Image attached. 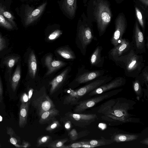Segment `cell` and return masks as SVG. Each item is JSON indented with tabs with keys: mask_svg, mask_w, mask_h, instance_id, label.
I'll return each instance as SVG.
<instances>
[{
	"mask_svg": "<svg viewBox=\"0 0 148 148\" xmlns=\"http://www.w3.org/2000/svg\"><path fill=\"white\" fill-rule=\"evenodd\" d=\"M87 18L96 24L99 36H102L112 17L111 5L108 0H89L87 7Z\"/></svg>",
	"mask_w": 148,
	"mask_h": 148,
	"instance_id": "6da1fadb",
	"label": "cell"
},
{
	"mask_svg": "<svg viewBox=\"0 0 148 148\" xmlns=\"http://www.w3.org/2000/svg\"><path fill=\"white\" fill-rule=\"evenodd\" d=\"M135 101L123 97L111 99L102 104L96 112L99 114H109L118 117H132L129 110L134 108Z\"/></svg>",
	"mask_w": 148,
	"mask_h": 148,
	"instance_id": "7a4b0ae2",
	"label": "cell"
},
{
	"mask_svg": "<svg viewBox=\"0 0 148 148\" xmlns=\"http://www.w3.org/2000/svg\"><path fill=\"white\" fill-rule=\"evenodd\" d=\"M114 62L116 66L124 70L126 76L133 78L138 76L145 66L143 55L137 54L133 48Z\"/></svg>",
	"mask_w": 148,
	"mask_h": 148,
	"instance_id": "3957f363",
	"label": "cell"
},
{
	"mask_svg": "<svg viewBox=\"0 0 148 148\" xmlns=\"http://www.w3.org/2000/svg\"><path fill=\"white\" fill-rule=\"evenodd\" d=\"M79 26L78 37L81 45L82 48L85 53L87 47L93 40L97 39L94 34L92 23L83 13L79 21Z\"/></svg>",
	"mask_w": 148,
	"mask_h": 148,
	"instance_id": "277c9868",
	"label": "cell"
},
{
	"mask_svg": "<svg viewBox=\"0 0 148 148\" xmlns=\"http://www.w3.org/2000/svg\"><path fill=\"white\" fill-rule=\"evenodd\" d=\"M31 99L32 105L39 116L44 112L55 108L53 101L47 94L45 87L33 94Z\"/></svg>",
	"mask_w": 148,
	"mask_h": 148,
	"instance_id": "5b68a950",
	"label": "cell"
},
{
	"mask_svg": "<svg viewBox=\"0 0 148 148\" xmlns=\"http://www.w3.org/2000/svg\"><path fill=\"white\" fill-rule=\"evenodd\" d=\"M123 90V88L113 90L95 96L91 98L81 101L77 103L74 112L75 113L82 112L87 109L93 107L97 103L105 99L116 95Z\"/></svg>",
	"mask_w": 148,
	"mask_h": 148,
	"instance_id": "8992f818",
	"label": "cell"
},
{
	"mask_svg": "<svg viewBox=\"0 0 148 148\" xmlns=\"http://www.w3.org/2000/svg\"><path fill=\"white\" fill-rule=\"evenodd\" d=\"M114 26V30L110 40L114 47L119 43L127 27V21L123 12L119 13L116 18Z\"/></svg>",
	"mask_w": 148,
	"mask_h": 148,
	"instance_id": "52a82bcc",
	"label": "cell"
},
{
	"mask_svg": "<svg viewBox=\"0 0 148 148\" xmlns=\"http://www.w3.org/2000/svg\"><path fill=\"white\" fill-rule=\"evenodd\" d=\"M66 117L74 125L86 127L94 122L98 117L96 114H81L70 112L65 113Z\"/></svg>",
	"mask_w": 148,
	"mask_h": 148,
	"instance_id": "ba28073f",
	"label": "cell"
},
{
	"mask_svg": "<svg viewBox=\"0 0 148 148\" xmlns=\"http://www.w3.org/2000/svg\"><path fill=\"white\" fill-rule=\"evenodd\" d=\"M131 42L133 48L137 54H140L146 52L144 34L140 29L139 24L136 19L134 25Z\"/></svg>",
	"mask_w": 148,
	"mask_h": 148,
	"instance_id": "9c48e42d",
	"label": "cell"
},
{
	"mask_svg": "<svg viewBox=\"0 0 148 148\" xmlns=\"http://www.w3.org/2000/svg\"><path fill=\"white\" fill-rule=\"evenodd\" d=\"M133 48L131 42L127 39L122 38L117 45L108 51V58L114 62L119 58L127 53Z\"/></svg>",
	"mask_w": 148,
	"mask_h": 148,
	"instance_id": "30bf717a",
	"label": "cell"
},
{
	"mask_svg": "<svg viewBox=\"0 0 148 148\" xmlns=\"http://www.w3.org/2000/svg\"><path fill=\"white\" fill-rule=\"evenodd\" d=\"M126 79L122 77H118L108 82L101 85L88 94L90 97H93L105 92L110 90L125 85Z\"/></svg>",
	"mask_w": 148,
	"mask_h": 148,
	"instance_id": "8fae6325",
	"label": "cell"
},
{
	"mask_svg": "<svg viewBox=\"0 0 148 148\" xmlns=\"http://www.w3.org/2000/svg\"><path fill=\"white\" fill-rule=\"evenodd\" d=\"M102 119L108 122L111 126L118 125L128 123H138L140 121L138 118L132 117H118L109 114H100Z\"/></svg>",
	"mask_w": 148,
	"mask_h": 148,
	"instance_id": "7c38bea8",
	"label": "cell"
},
{
	"mask_svg": "<svg viewBox=\"0 0 148 148\" xmlns=\"http://www.w3.org/2000/svg\"><path fill=\"white\" fill-rule=\"evenodd\" d=\"M105 73V71L104 70L88 71L79 75L76 81L79 84L84 83L102 76Z\"/></svg>",
	"mask_w": 148,
	"mask_h": 148,
	"instance_id": "4fadbf2b",
	"label": "cell"
},
{
	"mask_svg": "<svg viewBox=\"0 0 148 148\" xmlns=\"http://www.w3.org/2000/svg\"><path fill=\"white\" fill-rule=\"evenodd\" d=\"M136 19L145 34V30L146 20L148 19L147 14L142 7L134 0H133Z\"/></svg>",
	"mask_w": 148,
	"mask_h": 148,
	"instance_id": "5bb4252c",
	"label": "cell"
},
{
	"mask_svg": "<svg viewBox=\"0 0 148 148\" xmlns=\"http://www.w3.org/2000/svg\"><path fill=\"white\" fill-rule=\"evenodd\" d=\"M102 50V46H98L94 51L90 59V63L92 66L98 68L103 66L105 58L101 54Z\"/></svg>",
	"mask_w": 148,
	"mask_h": 148,
	"instance_id": "9a60e30c",
	"label": "cell"
},
{
	"mask_svg": "<svg viewBox=\"0 0 148 148\" xmlns=\"http://www.w3.org/2000/svg\"><path fill=\"white\" fill-rule=\"evenodd\" d=\"M47 4V3L45 2L33 11L28 12L25 18V25H28L36 21L42 13Z\"/></svg>",
	"mask_w": 148,
	"mask_h": 148,
	"instance_id": "2e32d148",
	"label": "cell"
},
{
	"mask_svg": "<svg viewBox=\"0 0 148 148\" xmlns=\"http://www.w3.org/2000/svg\"><path fill=\"white\" fill-rule=\"evenodd\" d=\"M45 64L48 69L46 75H48L63 66L65 63L62 61L53 60L52 56L49 55L45 58Z\"/></svg>",
	"mask_w": 148,
	"mask_h": 148,
	"instance_id": "e0dca14e",
	"label": "cell"
},
{
	"mask_svg": "<svg viewBox=\"0 0 148 148\" xmlns=\"http://www.w3.org/2000/svg\"><path fill=\"white\" fill-rule=\"evenodd\" d=\"M68 71V69H65L49 82V84L51 85L49 92L50 95L56 92L61 85L65 79Z\"/></svg>",
	"mask_w": 148,
	"mask_h": 148,
	"instance_id": "ac0fdd59",
	"label": "cell"
},
{
	"mask_svg": "<svg viewBox=\"0 0 148 148\" xmlns=\"http://www.w3.org/2000/svg\"><path fill=\"white\" fill-rule=\"evenodd\" d=\"M59 115V111L55 108H54L42 113L40 116L39 122L41 124L49 123L56 116Z\"/></svg>",
	"mask_w": 148,
	"mask_h": 148,
	"instance_id": "d6986e66",
	"label": "cell"
},
{
	"mask_svg": "<svg viewBox=\"0 0 148 148\" xmlns=\"http://www.w3.org/2000/svg\"><path fill=\"white\" fill-rule=\"evenodd\" d=\"M30 102H22L20 108L18 125L20 127H24L26 125Z\"/></svg>",
	"mask_w": 148,
	"mask_h": 148,
	"instance_id": "ffe728a7",
	"label": "cell"
},
{
	"mask_svg": "<svg viewBox=\"0 0 148 148\" xmlns=\"http://www.w3.org/2000/svg\"><path fill=\"white\" fill-rule=\"evenodd\" d=\"M138 137V135L135 134L115 133L112 136L111 139L114 142L120 143L135 140Z\"/></svg>",
	"mask_w": 148,
	"mask_h": 148,
	"instance_id": "44dd1931",
	"label": "cell"
},
{
	"mask_svg": "<svg viewBox=\"0 0 148 148\" xmlns=\"http://www.w3.org/2000/svg\"><path fill=\"white\" fill-rule=\"evenodd\" d=\"M63 8L66 13L70 17L74 16L77 8V0H64Z\"/></svg>",
	"mask_w": 148,
	"mask_h": 148,
	"instance_id": "7402d4cb",
	"label": "cell"
},
{
	"mask_svg": "<svg viewBox=\"0 0 148 148\" xmlns=\"http://www.w3.org/2000/svg\"><path fill=\"white\" fill-rule=\"evenodd\" d=\"M28 64L29 74L32 78H34L37 71V63L35 55L33 51L29 54Z\"/></svg>",
	"mask_w": 148,
	"mask_h": 148,
	"instance_id": "603a6c76",
	"label": "cell"
},
{
	"mask_svg": "<svg viewBox=\"0 0 148 148\" xmlns=\"http://www.w3.org/2000/svg\"><path fill=\"white\" fill-rule=\"evenodd\" d=\"M114 142V141L111 139H107L102 136H101L100 139L92 140L83 141V145L87 144L95 145L97 147L109 145Z\"/></svg>",
	"mask_w": 148,
	"mask_h": 148,
	"instance_id": "cb8c5ba5",
	"label": "cell"
},
{
	"mask_svg": "<svg viewBox=\"0 0 148 148\" xmlns=\"http://www.w3.org/2000/svg\"><path fill=\"white\" fill-rule=\"evenodd\" d=\"M7 133L10 136V141L11 144L16 147H23L20 144V138L16 135L12 128L7 127Z\"/></svg>",
	"mask_w": 148,
	"mask_h": 148,
	"instance_id": "d4e9b609",
	"label": "cell"
},
{
	"mask_svg": "<svg viewBox=\"0 0 148 148\" xmlns=\"http://www.w3.org/2000/svg\"><path fill=\"white\" fill-rule=\"evenodd\" d=\"M21 77V66L19 65H18L12 75L11 80V87L14 92L16 90L17 88Z\"/></svg>",
	"mask_w": 148,
	"mask_h": 148,
	"instance_id": "484cf974",
	"label": "cell"
},
{
	"mask_svg": "<svg viewBox=\"0 0 148 148\" xmlns=\"http://www.w3.org/2000/svg\"><path fill=\"white\" fill-rule=\"evenodd\" d=\"M79 99L76 90L70 89L68 94L65 98L63 104H77Z\"/></svg>",
	"mask_w": 148,
	"mask_h": 148,
	"instance_id": "4316f807",
	"label": "cell"
},
{
	"mask_svg": "<svg viewBox=\"0 0 148 148\" xmlns=\"http://www.w3.org/2000/svg\"><path fill=\"white\" fill-rule=\"evenodd\" d=\"M135 78L139 80L142 86L145 84L146 88H148V66L143 68L138 76Z\"/></svg>",
	"mask_w": 148,
	"mask_h": 148,
	"instance_id": "83f0119b",
	"label": "cell"
},
{
	"mask_svg": "<svg viewBox=\"0 0 148 148\" xmlns=\"http://www.w3.org/2000/svg\"><path fill=\"white\" fill-rule=\"evenodd\" d=\"M89 132L87 130L78 132L75 129H73L69 132L68 135L71 141H74L79 138L87 135Z\"/></svg>",
	"mask_w": 148,
	"mask_h": 148,
	"instance_id": "f1b7e54d",
	"label": "cell"
},
{
	"mask_svg": "<svg viewBox=\"0 0 148 148\" xmlns=\"http://www.w3.org/2000/svg\"><path fill=\"white\" fill-rule=\"evenodd\" d=\"M132 81V87L133 90L136 96V98L138 100L143 96V91L142 86L139 80L136 78Z\"/></svg>",
	"mask_w": 148,
	"mask_h": 148,
	"instance_id": "f546056e",
	"label": "cell"
},
{
	"mask_svg": "<svg viewBox=\"0 0 148 148\" xmlns=\"http://www.w3.org/2000/svg\"><path fill=\"white\" fill-rule=\"evenodd\" d=\"M19 58V56H12L8 57L4 60L3 63L6 65L10 73L13 67L18 62Z\"/></svg>",
	"mask_w": 148,
	"mask_h": 148,
	"instance_id": "4dcf8cb0",
	"label": "cell"
},
{
	"mask_svg": "<svg viewBox=\"0 0 148 148\" xmlns=\"http://www.w3.org/2000/svg\"><path fill=\"white\" fill-rule=\"evenodd\" d=\"M68 140L67 138L56 140L50 143L47 146L51 148H65L64 144Z\"/></svg>",
	"mask_w": 148,
	"mask_h": 148,
	"instance_id": "1f68e13d",
	"label": "cell"
},
{
	"mask_svg": "<svg viewBox=\"0 0 148 148\" xmlns=\"http://www.w3.org/2000/svg\"><path fill=\"white\" fill-rule=\"evenodd\" d=\"M0 13H1L13 26L16 27V25L14 21L13 16L7 11L4 7L0 4Z\"/></svg>",
	"mask_w": 148,
	"mask_h": 148,
	"instance_id": "d6a6232c",
	"label": "cell"
},
{
	"mask_svg": "<svg viewBox=\"0 0 148 148\" xmlns=\"http://www.w3.org/2000/svg\"><path fill=\"white\" fill-rule=\"evenodd\" d=\"M57 52L62 57L67 59H72L75 58L73 53L66 49H59L57 50Z\"/></svg>",
	"mask_w": 148,
	"mask_h": 148,
	"instance_id": "836d02e7",
	"label": "cell"
},
{
	"mask_svg": "<svg viewBox=\"0 0 148 148\" xmlns=\"http://www.w3.org/2000/svg\"><path fill=\"white\" fill-rule=\"evenodd\" d=\"M52 139L51 137L49 135L42 136L39 137L37 141L36 146L39 147L44 145L48 144Z\"/></svg>",
	"mask_w": 148,
	"mask_h": 148,
	"instance_id": "e575fe53",
	"label": "cell"
},
{
	"mask_svg": "<svg viewBox=\"0 0 148 148\" xmlns=\"http://www.w3.org/2000/svg\"><path fill=\"white\" fill-rule=\"evenodd\" d=\"M0 25L8 29H12L13 28L12 25L0 13Z\"/></svg>",
	"mask_w": 148,
	"mask_h": 148,
	"instance_id": "d590c367",
	"label": "cell"
},
{
	"mask_svg": "<svg viewBox=\"0 0 148 148\" xmlns=\"http://www.w3.org/2000/svg\"><path fill=\"white\" fill-rule=\"evenodd\" d=\"M60 126L59 121L55 118L49 123V124L46 128L45 130L50 132L58 128Z\"/></svg>",
	"mask_w": 148,
	"mask_h": 148,
	"instance_id": "8d00e7d4",
	"label": "cell"
},
{
	"mask_svg": "<svg viewBox=\"0 0 148 148\" xmlns=\"http://www.w3.org/2000/svg\"><path fill=\"white\" fill-rule=\"evenodd\" d=\"M60 121L63 123L65 129L69 132L72 127V123L65 116L63 118H61Z\"/></svg>",
	"mask_w": 148,
	"mask_h": 148,
	"instance_id": "74e56055",
	"label": "cell"
},
{
	"mask_svg": "<svg viewBox=\"0 0 148 148\" xmlns=\"http://www.w3.org/2000/svg\"><path fill=\"white\" fill-rule=\"evenodd\" d=\"M62 33L61 30L59 29L56 30L49 34L48 37V39L50 40H53L59 37Z\"/></svg>",
	"mask_w": 148,
	"mask_h": 148,
	"instance_id": "f35d334b",
	"label": "cell"
},
{
	"mask_svg": "<svg viewBox=\"0 0 148 148\" xmlns=\"http://www.w3.org/2000/svg\"><path fill=\"white\" fill-rule=\"evenodd\" d=\"M148 14V0H134Z\"/></svg>",
	"mask_w": 148,
	"mask_h": 148,
	"instance_id": "ab89813d",
	"label": "cell"
},
{
	"mask_svg": "<svg viewBox=\"0 0 148 148\" xmlns=\"http://www.w3.org/2000/svg\"><path fill=\"white\" fill-rule=\"evenodd\" d=\"M6 47V41L5 38L0 34V51Z\"/></svg>",
	"mask_w": 148,
	"mask_h": 148,
	"instance_id": "60d3db41",
	"label": "cell"
},
{
	"mask_svg": "<svg viewBox=\"0 0 148 148\" xmlns=\"http://www.w3.org/2000/svg\"><path fill=\"white\" fill-rule=\"evenodd\" d=\"M83 143L82 141L73 143L67 145H65V148L81 147Z\"/></svg>",
	"mask_w": 148,
	"mask_h": 148,
	"instance_id": "b9f144b4",
	"label": "cell"
},
{
	"mask_svg": "<svg viewBox=\"0 0 148 148\" xmlns=\"http://www.w3.org/2000/svg\"><path fill=\"white\" fill-rule=\"evenodd\" d=\"M3 100V88L0 76V103L2 102Z\"/></svg>",
	"mask_w": 148,
	"mask_h": 148,
	"instance_id": "7bdbcfd3",
	"label": "cell"
},
{
	"mask_svg": "<svg viewBox=\"0 0 148 148\" xmlns=\"http://www.w3.org/2000/svg\"><path fill=\"white\" fill-rule=\"evenodd\" d=\"M97 147L96 146L92 145L89 144H85L82 145L81 147L82 148H94L95 147Z\"/></svg>",
	"mask_w": 148,
	"mask_h": 148,
	"instance_id": "ee69618b",
	"label": "cell"
},
{
	"mask_svg": "<svg viewBox=\"0 0 148 148\" xmlns=\"http://www.w3.org/2000/svg\"><path fill=\"white\" fill-rule=\"evenodd\" d=\"M140 143H141L148 145V138L147 137L142 141H140Z\"/></svg>",
	"mask_w": 148,
	"mask_h": 148,
	"instance_id": "f6af8a7d",
	"label": "cell"
},
{
	"mask_svg": "<svg viewBox=\"0 0 148 148\" xmlns=\"http://www.w3.org/2000/svg\"><path fill=\"white\" fill-rule=\"evenodd\" d=\"M143 91L144 92V98H145L146 95L147 97L148 98V88H146V89H145L143 88Z\"/></svg>",
	"mask_w": 148,
	"mask_h": 148,
	"instance_id": "bcb514c9",
	"label": "cell"
},
{
	"mask_svg": "<svg viewBox=\"0 0 148 148\" xmlns=\"http://www.w3.org/2000/svg\"><path fill=\"white\" fill-rule=\"evenodd\" d=\"M117 3L120 4L122 3L124 0H114Z\"/></svg>",
	"mask_w": 148,
	"mask_h": 148,
	"instance_id": "7dc6e473",
	"label": "cell"
},
{
	"mask_svg": "<svg viewBox=\"0 0 148 148\" xmlns=\"http://www.w3.org/2000/svg\"><path fill=\"white\" fill-rule=\"evenodd\" d=\"M147 39V43H146V48H147V49H148V36L146 38Z\"/></svg>",
	"mask_w": 148,
	"mask_h": 148,
	"instance_id": "c3c4849f",
	"label": "cell"
},
{
	"mask_svg": "<svg viewBox=\"0 0 148 148\" xmlns=\"http://www.w3.org/2000/svg\"><path fill=\"white\" fill-rule=\"evenodd\" d=\"M88 0H83V3L84 5L86 4Z\"/></svg>",
	"mask_w": 148,
	"mask_h": 148,
	"instance_id": "681fc988",
	"label": "cell"
},
{
	"mask_svg": "<svg viewBox=\"0 0 148 148\" xmlns=\"http://www.w3.org/2000/svg\"><path fill=\"white\" fill-rule=\"evenodd\" d=\"M1 147V145H0V147Z\"/></svg>",
	"mask_w": 148,
	"mask_h": 148,
	"instance_id": "f907efd6",
	"label": "cell"
}]
</instances>
